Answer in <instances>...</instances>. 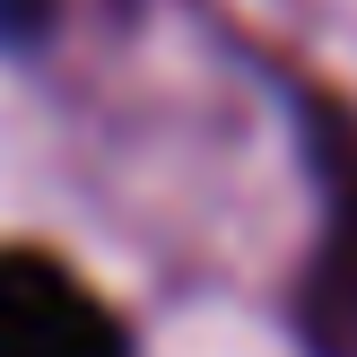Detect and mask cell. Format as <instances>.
Segmentation results:
<instances>
[{"label": "cell", "instance_id": "cell-1", "mask_svg": "<svg viewBox=\"0 0 357 357\" xmlns=\"http://www.w3.org/2000/svg\"><path fill=\"white\" fill-rule=\"evenodd\" d=\"M0 357H131V340L70 261L0 244Z\"/></svg>", "mask_w": 357, "mask_h": 357}, {"label": "cell", "instance_id": "cell-2", "mask_svg": "<svg viewBox=\"0 0 357 357\" xmlns=\"http://www.w3.org/2000/svg\"><path fill=\"white\" fill-rule=\"evenodd\" d=\"M52 26V0H0V44H26Z\"/></svg>", "mask_w": 357, "mask_h": 357}, {"label": "cell", "instance_id": "cell-3", "mask_svg": "<svg viewBox=\"0 0 357 357\" xmlns=\"http://www.w3.org/2000/svg\"><path fill=\"white\" fill-rule=\"evenodd\" d=\"M349 296H357V288H349Z\"/></svg>", "mask_w": 357, "mask_h": 357}]
</instances>
